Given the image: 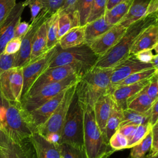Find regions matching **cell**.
Returning <instances> with one entry per match:
<instances>
[{
	"label": "cell",
	"mask_w": 158,
	"mask_h": 158,
	"mask_svg": "<svg viewBox=\"0 0 158 158\" xmlns=\"http://www.w3.org/2000/svg\"><path fill=\"white\" fill-rule=\"evenodd\" d=\"M150 80L146 79L114 89L110 93L117 106L122 110L127 109L128 102L150 82Z\"/></svg>",
	"instance_id": "e0dca14e"
},
{
	"label": "cell",
	"mask_w": 158,
	"mask_h": 158,
	"mask_svg": "<svg viewBox=\"0 0 158 158\" xmlns=\"http://www.w3.org/2000/svg\"><path fill=\"white\" fill-rule=\"evenodd\" d=\"M151 0H134L128 12L118 23L127 28L131 24L146 15Z\"/></svg>",
	"instance_id": "7402d4cb"
},
{
	"label": "cell",
	"mask_w": 158,
	"mask_h": 158,
	"mask_svg": "<svg viewBox=\"0 0 158 158\" xmlns=\"http://www.w3.org/2000/svg\"><path fill=\"white\" fill-rule=\"evenodd\" d=\"M75 90L76 84L66 89L64 96L56 109L46 122L36 130V132L43 137H46L52 133H57L60 135Z\"/></svg>",
	"instance_id": "ba28073f"
},
{
	"label": "cell",
	"mask_w": 158,
	"mask_h": 158,
	"mask_svg": "<svg viewBox=\"0 0 158 158\" xmlns=\"http://www.w3.org/2000/svg\"><path fill=\"white\" fill-rule=\"evenodd\" d=\"M157 122H158V121H157Z\"/></svg>",
	"instance_id": "be15d7a7"
},
{
	"label": "cell",
	"mask_w": 158,
	"mask_h": 158,
	"mask_svg": "<svg viewBox=\"0 0 158 158\" xmlns=\"http://www.w3.org/2000/svg\"><path fill=\"white\" fill-rule=\"evenodd\" d=\"M151 63L153 65V67L156 70V73H158V54L154 55Z\"/></svg>",
	"instance_id": "11a10c76"
},
{
	"label": "cell",
	"mask_w": 158,
	"mask_h": 158,
	"mask_svg": "<svg viewBox=\"0 0 158 158\" xmlns=\"http://www.w3.org/2000/svg\"><path fill=\"white\" fill-rule=\"evenodd\" d=\"M155 74H156V70L154 69V68L142 70V71L133 73L128 76L125 78H124L123 80L120 81V82L110 85L109 89V93H111L114 89H115L118 87L133 84L146 79L151 78Z\"/></svg>",
	"instance_id": "f546056e"
},
{
	"label": "cell",
	"mask_w": 158,
	"mask_h": 158,
	"mask_svg": "<svg viewBox=\"0 0 158 158\" xmlns=\"http://www.w3.org/2000/svg\"><path fill=\"white\" fill-rule=\"evenodd\" d=\"M29 139L33 146L36 158H60L61 155L59 144L50 143L36 131Z\"/></svg>",
	"instance_id": "d6986e66"
},
{
	"label": "cell",
	"mask_w": 158,
	"mask_h": 158,
	"mask_svg": "<svg viewBox=\"0 0 158 158\" xmlns=\"http://www.w3.org/2000/svg\"><path fill=\"white\" fill-rule=\"evenodd\" d=\"M112 71L113 67L94 66L80 78L75 93L81 106L93 107L99 97L109 93Z\"/></svg>",
	"instance_id": "3957f363"
},
{
	"label": "cell",
	"mask_w": 158,
	"mask_h": 158,
	"mask_svg": "<svg viewBox=\"0 0 158 158\" xmlns=\"http://www.w3.org/2000/svg\"><path fill=\"white\" fill-rule=\"evenodd\" d=\"M151 130L152 125L150 123L138 125L128 140V145L127 148H131L141 142L151 131Z\"/></svg>",
	"instance_id": "e575fe53"
},
{
	"label": "cell",
	"mask_w": 158,
	"mask_h": 158,
	"mask_svg": "<svg viewBox=\"0 0 158 158\" xmlns=\"http://www.w3.org/2000/svg\"><path fill=\"white\" fill-rule=\"evenodd\" d=\"M144 88L128 102V109L141 113H146L151 109L154 102L146 93Z\"/></svg>",
	"instance_id": "83f0119b"
},
{
	"label": "cell",
	"mask_w": 158,
	"mask_h": 158,
	"mask_svg": "<svg viewBox=\"0 0 158 158\" xmlns=\"http://www.w3.org/2000/svg\"><path fill=\"white\" fill-rule=\"evenodd\" d=\"M156 14L157 15V23H158V9H157V10L156 11Z\"/></svg>",
	"instance_id": "91938a15"
},
{
	"label": "cell",
	"mask_w": 158,
	"mask_h": 158,
	"mask_svg": "<svg viewBox=\"0 0 158 158\" xmlns=\"http://www.w3.org/2000/svg\"><path fill=\"white\" fill-rule=\"evenodd\" d=\"M80 25L78 15L76 11L73 13H68L59 10L58 19V40L71 28Z\"/></svg>",
	"instance_id": "4316f807"
},
{
	"label": "cell",
	"mask_w": 158,
	"mask_h": 158,
	"mask_svg": "<svg viewBox=\"0 0 158 158\" xmlns=\"http://www.w3.org/2000/svg\"><path fill=\"white\" fill-rule=\"evenodd\" d=\"M65 2V0H42L43 6L42 10L51 15L60 10Z\"/></svg>",
	"instance_id": "f35d334b"
},
{
	"label": "cell",
	"mask_w": 158,
	"mask_h": 158,
	"mask_svg": "<svg viewBox=\"0 0 158 158\" xmlns=\"http://www.w3.org/2000/svg\"><path fill=\"white\" fill-rule=\"evenodd\" d=\"M73 73H77V71L70 65L48 68L35 81L25 98L36 93L41 87L46 85L60 81Z\"/></svg>",
	"instance_id": "7c38bea8"
},
{
	"label": "cell",
	"mask_w": 158,
	"mask_h": 158,
	"mask_svg": "<svg viewBox=\"0 0 158 158\" xmlns=\"http://www.w3.org/2000/svg\"><path fill=\"white\" fill-rule=\"evenodd\" d=\"M66 143L85 148L83 141V110L76 93L70 105L64 123L59 144Z\"/></svg>",
	"instance_id": "8992f818"
},
{
	"label": "cell",
	"mask_w": 158,
	"mask_h": 158,
	"mask_svg": "<svg viewBox=\"0 0 158 158\" xmlns=\"http://www.w3.org/2000/svg\"><path fill=\"white\" fill-rule=\"evenodd\" d=\"M30 23L25 21L19 22L15 29L14 37H19L22 39L27 33L30 27Z\"/></svg>",
	"instance_id": "f6af8a7d"
},
{
	"label": "cell",
	"mask_w": 158,
	"mask_h": 158,
	"mask_svg": "<svg viewBox=\"0 0 158 158\" xmlns=\"http://www.w3.org/2000/svg\"><path fill=\"white\" fill-rule=\"evenodd\" d=\"M157 22L155 12L141 18L127 28L126 31L119 41L105 54L99 57L95 66L102 68H112L130 55V49L137 37L147 27Z\"/></svg>",
	"instance_id": "7a4b0ae2"
},
{
	"label": "cell",
	"mask_w": 158,
	"mask_h": 158,
	"mask_svg": "<svg viewBox=\"0 0 158 158\" xmlns=\"http://www.w3.org/2000/svg\"><path fill=\"white\" fill-rule=\"evenodd\" d=\"M22 39L19 37H14L6 44L3 53L6 54H16L20 49Z\"/></svg>",
	"instance_id": "ee69618b"
},
{
	"label": "cell",
	"mask_w": 158,
	"mask_h": 158,
	"mask_svg": "<svg viewBox=\"0 0 158 158\" xmlns=\"http://www.w3.org/2000/svg\"><path fill=\"white\" fill-rule=\"evenodd\" d=\"M158 42V23H155L147 27L137 37L132 45L130 54L136 53L145 49H153Z\"/></svg>",
	"instance_id": "ffe728a7"
},
{
	"label": "cell",
	"mask_w": 158,
	"mask_h": 158,
	"mask_svg": "<svg viewBox=\"0 0 158 158\" xmlns=\"http://www.w3.org/2000/svg\"><path fill=\"white\" fill-rule=\"evenodd\" d=\"M83 110V141L88 158H102L115 152L101 131L95 119L93 107L81 106Z\"/></svg>",
	"instance_id": "5b68a950"
},
{
	"label": "cell",
	"mask_w": 158,
	"mask_h": 158,
	"mask_svg": "<svg viewBox=\"0 0 158 158\" xmlns=\"http://www.w3.org/2000/svg\"><path fill=\"white\" fill-rule=\"evenodd\" d=\"M123 0H107L106 5V10H109L114 6Z\"/></svg>",
	"instance_id": "db71d44e"
},
{
	"label": "cell",
	"mask_w": 158,
	"mask_h": 158,
	"mask_svg": "<svg viewBox=\"0 0 158 158\" xmlns=\"http://www.w3.org/2000/svg\"><path fill=\"white\" fill-rule=\"evenodd\" d=\"M152 136L151 131L138 144L131 148V158H146L147 153L150 152L152 148Z\"/></svg>",
	"instance_id": "d6a6232c"
},
{
	"label": "cell",
	"mask_w": 158,
	"mask_h": 158,
	"mask_svg": "<svg viewBox=\"0 0 158 158\" xmlns=\"http://www.w3.org/2000/svg\"><path fill=\"white\" fill-rule=\"evenodd\" d=\"M16 4V0H0V25Z\"/></svg>",
	"instance_id": "ab89813d"
},
{
	"label": "cell",
	"mask_w": 158,
	"mask_h": 158,
	"mask_svg": "<svg viewBox=\"0 0 158 158\" xmlns=\"http://www.w3.org/2000/svg\"><path fill=\"white\" fill-rule=\"evenodd\" d=\"M114 25H110L106 21L104 15L87 23L85 27V38L86 43L90 42L102 35Z\"/></svg>",
	"instance_id": "d4e9b609"
},
{
	"label": "cell",
	"mask_w": 158,
	"mask_h": 158,
	"mask_svg": "<svg viewBox=\"0 0 158 158\" xmlns=\"http://www.w3.org/2000/svg\"><path fill=\"white\" fill-rule=\"evenodd\" d=\"M98 58L99 56L87 43L66 49H62L57 44L56 52L48 68L70 65L75 69L77 75L81 77L95 66Z\"/></svg>",
	"instance_id": "277c9868"
},
{
	"label": "cell",
	"mask_w": 158,
	"mask_h": 158,
	"mask_svg": "<svg viewBox=\"0 0 158 158\" xmlns=\"http://www.w3.org/2000/svg\"><path fill=\"white\" fill-rule=\"evenodd\" d=\"M114 104L111 93H107L99 97L93 106L96 122L106 138V126Z\"/></svg>",
	"instance_id": "ac0fdd59"
},
{
	"label": "cell",
	"mask_w": 158,
	"mask_h": 158,
	"mask_svg": "<svg viewBox=\"0 0 158 158\" xmlns=\"http://www.w3.org/2000/svg\"><path fill=\"white\" fill-rule=\"evenodd\" d=\"M156 75H157V79H158V73H156Z\"/></svg>",
	"instance_id": "6125c7cd"
},
{
	"label": "cell",
	"mask_w": 158,
	"mask_h": 158,
	"mask_svg": "<svg viewBox=\"0 0 158 158\" xmlns=\"http://www.w3.org/2000/svg\"><path fill=\"white\" fill-rule=\"evenodd\" d=\"M60 155L64 158H88L85 148H78L63 143L60 144Z\"/></svg>",
	"instance_id": "d590c367"
},
{
	"label": "cell",
	"mask_w": 158,
	"mask_h": 158,
	"mask_svg": "<svg viewBox=\"0 0 158 158\" xmlns=\"http://www.w3.org/2000/svg\"><path fill=\"white\" fill-rule=\"evenodd\" d=\"M46 21L40 26L34 36L30 62L34 61L49 50L47 48L48 38Z\"/></svg>",
	"instance_id": "603a6c76"
},
{
	"label": "cell",
	"mask_w": 158,
	"mask_h": 158,
	"mask_svg": "<svg viewBox=\"0 0 158 158\" xmlns=\"http://www.w3.org/2000/svg\"><path fill=\"white\" fill-rule=\"evenodd\" d=\"M65 91H62L39 107L27 114L28 120L35 131L51 117L62 100Z\"/></svg>",
	"instance_id": "9a60e30c"
},
{
	"label": "cell",
	"mask_w": 158,
	"mask_h": 158,
	"mask_svg": "<svg viewBox=\"0 0 158 158\" xmlns=\"http://www.w3.org/2000/svg\"><path fill=\"white\" fill-rule=\"evenodd\" d=\"M23 2L25 6H28L31 12V22L41 12L43 8L42 0H25Z\"/></svg>",
	"instance_id": "7bdbcfd3"
},
{
	"label": "cell",
	"mask_w": 158,
	"mask_h": 158,
	"mask_svg": "<svg viewBox=\"0 0 158 158\" xmlns=\"http://www.w3.org/2000/svg\"><path fill=\"white\" fill-rule=\"evenodd\" d=\"M123 119V110L114 104L106 126V137L109 143L111 136L118 130Z\"/></svg>",
	"instance_id": "4dcf8cb0"
},
{
	"label": "cell",
	"mask_w": 158,
	"mask_h": 158,
	"mask_svg": "<svg viewBox=\"0 0 158 158\" xmlns=\"http://www.w3.org/2000/svg\"><path fill=\"white\" fill-rule=\"evenodd\" d=\"M112 153H113L112 152H109V153H107V154H106L104 156H103L102 158H110V156H111V154H112Z\"/></svg>",
	"instance_id": "680465c9"
},
{
	"label": "cell",
	"mask_w": 158,
	"mask_h": 158,
	"mask_svg": "<svg viewBox=\"0 0 158 158\" xmlns=\"http://www.w3.org/2000/svg\"><path fill=\"white\" fill-rule=\"evenodd\" d=\"M138 125H135V124H126L122 127H120L117 131H118L120 133H121L123 135H124L125 137L127 138L128 140L131 138L132 136L133 132L136 130Z\"/></svg>",
	"instance_id": "c3c4849f"
},
{
	"label": "cell",
	"mask_w": 158,
	"mask_h": 158,
	"mask_svg": "<svg viewBox=\"0 0 158 158\" xmlns=\"http://www.w3.org/2000/svg\"><path fill=\"white\" fill-rule=\"evenodd\" d=\"M152 143L150 154H154L158 151V122L152 127Z\"/></svg>",
	"instance_id": "7dc6e473"
},
{
	"label": "cell",
	"mask_w": 158,
	"mask_h": 158,
	"mask_svg": "<svg viewBox=\"0 0 158 158\" xmlns=\"http://www.w3.org/2000/svg\"><path fill=\"white\" fill-rule=\"evenodd\" d=\"M153 49L155 51V52H156V54H158V42L156 44V45L154 46Z\"/></svg>",
	"instance_id": "6f0895ef"
},
{
	"label": "cell",
	"mask_w": 158,
	"mask_h": 158,
	"mask_svg": "<svg viewBox=\"0 0 158 158\" xmlns=\"http://www.w3.org/2000/svg\"><path fill=\"white\" fill-rule=\"evenodd\" d=\"M152 49L143 50L136 53L134 55L136 57V58L141 62L145 63H151V61L154 57V54L152 53Z\"/></svg>",
	"instance_id": "bcb514c9"
},
{
	"label": "cell",
	"mask_w": 158,
	"mask_h": 158,
	"mask_svg": "<svg viewBox=\"0 0 158 158\" xmlns=\"http://www.w3.org/2000/svg\"><path fill=\"white\" fill-rule=\"evenodd\" d=\"M86 43L85 38V27L78 26L71 28L58 41L62 49L78 46Z\"/></svg>",
	"instance_id": "cb8c5ba5"
},
{
	"label": "cell",
	"mask_w": 158,
	"mask_h": 158,
	"mask_svg": "<svg viewBox=\"0 0 158 158\" xmlns=\"http://www.w3.org/2000/svg\"><path fill=\"white\" fill-rule=\"evenodd\" d=\"M144 88L147 94L154 102L158 98V79L156 74L151 78L150 82Z\"/></svg>",
	"instance_id": "b9f144b4"
},
{
	"label": "cell",
	"mask_w": 158,
	"mask_h": 158,
	"mask_svg": "<svg viewBox=\"0 0 158 158\" xmlns=\"http://www.w3.org/2000/svg\"><path fill=\"white\" fill-rule=\"evenodd\" d=\"M126 30L127 28L120 23H117L108 31L87 44L93 52L99 57L105 54L119 41L124 35Z\"/></svg>",
	"instance_id": "5bb4252c"
},
{
	"label": "cell",
	"mask_w": 158,
	"mask_h": 158,
	"mask_svg": "<svg viewBox=\"0 0 158 158\" xmlns=\"http://www.w3.org/2000/svg\"><path fill=\"white\" fill-rule=\"evenodd\" d=\"M158 121V98L154 101L151 109L150 123L152 127Z\"/></svg>",
	"instance_id": "681fc988"
},
{
	"label": "cell",
	"mask_w": 158,
	"mask_h": 158,
	"mask_svg": "<svg viewBox=\"0 0 158 158\" xmlns=\"http://www.w3.org/2000/svg\"><path fill=\"white\" fill-rule=\"evenodd\" d=\"M109 144L115 151H119L128 148V140L127 137L117 131L109 140Z\"/></svg>",
	"instance_id": "74e56055"
},
{
	"label": "cell",
	"mask_w": 158,
	"mask_h": 158,
	"mask_svg": "<svg viewBox=\"0 0 158 158\" xmlns=\"http://www.w3.org/2000/svg\"><path fill=\"white\" fill-rule=\"evenodd\" d=\"M150 120L151 110L146 113H141L127 108L123 110V119L120 127L129 123L137 125H144L150 123Z\"/></svg>",
	"instance_id": "f1b7e54d"
},
{
	"label": "cell",
	"mask_w": 158,
	"mask_h": 158,
	"mask_svg": "<svg viewBox=\"0 0 158 158\" xmlns=\"http://www.w3.org/2000/svg\"><path fill=\"white\" fill-rule=\"evenodd\" d=\"M15 56L16 54H6L2 52L0 54V75L5 71L14 67Z\"/></svg>",
	"instance_id": "60d3db41"
},
{
	"label": "cell",
	"mask_w": 158,
	"mask_h": 158,
	"mask_svg": "<svg viewBox=\"0 0 158 158\" xmlns=\"http://www.w3.org/2000/svg\"><path fill=\"white\" fill-rule=\"evenodd\" d=\"M152 68H154L152 63L141 62L134 54H131L113 67L110 85L120 82L133 73Z\"/></svg>",
	"instance_id": "4fadbf2b"
},
{
	"label": "cell",
	"mask_w": 158,
	"mask_h": 158,
	"mask_svg": "<svg viewBox=\"0 0 158 158\" xmlns=\"http://www.w3.org/2000/svg\"><path fill=\"white\" fill-rule=\"evenodd\" d=\"M49 16L51 15L47 12L42 10L38 15L31 22L27 33L22 38L20 48L16 53L14 67H23L30 62L34 36L40 26Z\"/></svg>",
	"instance_id": "8fae6325"
},
{
	"label": "cell",
	"mask_w": 158,
	"mask_h": 158,
	"mask_svg": "<svg viewBox=\"0 0 158 158\" xmlns=\"http://www.w3.org/2000/svg\"><path fill=\"white\" fill-rule=\"evenodd\" d=\"M0 131L14 143L28 139L35 132L21 102L8 100L1 92Z\"/></svg>",
	"instance_id": "6da1fadb"
},
{
	"label": "cell",
	"mask_w": 158,
	"mask_h": 158,
	"mask_svg": "<svg viewBox=\"0 0 158 158\" xmlns=\"http://www.w3.org/2000/svg\"><path fill=\"white\" fill-rule=\"evenodd\" d=\"M158 9V0H151L146 15L155 12Z\"/></svg>",
	"instance_id": "f5cc1de1"
},
{
	"label": "cell",
	"mask_w": 158,
	"mask_h": 158,
	"mask_svg": "<svg viewBox=\"0 0 158 158\" xmlns=\"http://www.w3.org/2000/svg\"><path fill=\"white\" fill-rule=\"evenodd\" d=\"M59 10L48 17L46 21L47 29V48L50 49L58 44V19Z\"/></svg>",
	"instance_id": "1f68e13d"
},
{
	"label": "cell",
	"mask_w": 158,
	"mask_h": 158,
	"mask_svg": "<svg viewBox=\"0 0 158 158\" xmlns=\"http://www.w3.org/2000/svg\"><path fill=\"white\" fill-rule=\"evenodd\" d=\"M60 158H64V157H62V156H60Z\"/></svg>",
	"instance_id": "94428289"
},
{
	"label": "cell",
	"mask_w": 158,
	"mask_h": 158,
	"mask_svg": "<svg viewBox=\"0 0 158 158\" xmlns=\"http://www.w3.org/2000/svg\"><path fill=\"white\" fill-rule=\"evenodd\" d=\"M5 143L7 149L6 158H36L33 146L29 138L20 143H14L5 136Z\"/></svg>",
	"instance_id": "44dd1931"
},
{
	"label": "cell",
	"mask_w": 158,
	"mask_h": 158,
	"mask_svg": "<svg viewBox=\"0 0 158 158\" xmlns=\"http://www.w3.org/2000/svg\"><path fill=\"white\" fill-rule=\"evenodd\" d=\"M25 7L23 1L16 3L7 17L0 25V54L3 52L7 42L14 37L15 27L20 22Z\"/></svg>",
	"instance_id": "2e32d148"
},
{
	"label": "cell",
	"mask_w": 158,
	"mask_h": 158,
	"mask_svg": "<svg viewBox=\"0 0 158 158\" xmlns=\"http://www.w3.org/2000/svg\"><path fill=\"white\" fill-rule=\"evenodd\" d=\"M107 0H93L89 14L86 21V23L91 22L103 15L106 10Z\"/></svg>",
	"instance_id": "8d00e7d4"
},
{
	"label": "cell",
	"mask_w": 158,
	"mask_h": 158,
	"mask_svg": "<svg viewBox=\"0 0 158 158\" xmlns=\"http://www.w3.org/2000/svg\"><path fill=\"white\" fill-rule=\"evenodd\" d=\"M93 1V0H78L75 4V11H76L78 15L80 26H85L86 23Z\"/></svg>",
	"instance_id": "836d02e7"
},
{
	"label": "cell",
	"mask_w": 158,
	"mask_h": 158,
	"mask_svg": "<svg viewBox=\"0 0 158 158\" xmlns=\"http://www.w3.org/2000/svg\"><path fill=\"white\" fill-rule=\"evenodd\" d=\"M146 158H158V151L157 152H156L155 154H154L149 153L147 155Z\"/></svg>",
	"instance_id": "9f6ffc18"
},
{
	"label": "cell",
	"mask_w": 158,
	"mask_h": 158,
	"mask_svg": "<svg viewBox=\"0 0 158 158\" xmlns=\"http://www.w3.org/2000/svg\"><path fill=\"white\" fill-rule=\"evenodd\" d=\"M134 0H123L109 10H106L104 17L107 23L115 25L120 22L128 12Z\"/></svg>",
	"instance_id": "484cf974"
},
{
	"label": "cell",
	"mask_w": 158,
	"mask_h": 158,
	"mask_svg": "<svg viewBox=\"0 0 158 158\" xmlns=\"http://www.w3.org/2000/svg\"><path fill=\"white\" fill-rule=\"evenodd\" d=\"M23 83V68L13 67L0 75V92L8 100L20 102Z\"/></svg>",
	"instance_id": "9c48e42d"
},
{
	"label": "cell",
	"mask_w": 158,
	"mask_h": 158,
	"mask_svg": "<svg viewBox=\"0 0 158 158\" xmlns=\"http://www.w3.org/2000/svg\"><path fill=\"white\" fill-rule=\"evenodd\" d=\"M7 146L5 143V135L0 131V158H6Z\"/></svg>",
	"instance_id": "816d5d0a"
},
{
	"label": "cell",
	"mask_w": 158,
	"mask_h": 158,
	"mask_svg": "<svg viewBox=\"0 0 158 158\" xmlns=\"http://www.w3.org/2000/svg\"><path fill=\"white\" fill-rule=\"evenodd\" d=\"M57 48V44L39 58L22 67L23 83L21 100L27 95L31 87L39 76L48 68L49 64L56 52Z\"/></svg>",
	"instance_id": "30bf717a"
},
{
	"label": "cell",
	"mask_w": 158,
	"mask_h": 158,
	"mask_svg": "<svg viewBox=\"0 0 158 158\" xmlns=\"http://www.w3.org/2000/svg\"><path fill=\"white\" fill-rule=\"evenodd\" d=\"M80 78L77 73H73L60 81L41 87L36 93L21 100L22 108L27 114L30 112L59 93L77 84Z\"/></svg>",
	"instance_id": "52a82bcc"
},
{
	"label": "cell",
	"mask_w": 158,
	"mask_h": 158,
	"mask_svg": "<svg viewBox=\"0 0 158 158\" xmlns=\"http://www.w3.org/2000/svg\"><path fill=\"white\" fill-rule=\"evenodd\" d=\"M78 0H65V2L60 10H64L68 13H73L75 12V6Z\"/></svg>",
	"instance_id": "f907efd6"
}]
</instances>
